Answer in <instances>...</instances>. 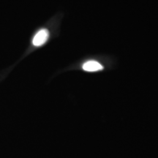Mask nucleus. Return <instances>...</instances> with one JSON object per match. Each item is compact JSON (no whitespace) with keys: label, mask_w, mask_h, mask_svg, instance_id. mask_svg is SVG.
I'll list each match as a JSON object with an SVG mask.
<instances>
[{"label":"nucleus","mask_w":158,"mask_h":158,"mask_svg":"<svg viewBox=\"0 0 158 158\" xmlns=\"http://www.w3.org/2000/svg\"><path fill=\"white\" fill-rule=\"evenodd\" d=\"M82 69L86 72H97L103 70V66L97 61L90 60L83 64Z\"/></svg>","instance_id":"f03ea898"},{"label":"nucleus","mask_w":158,"mask_h":158,"mask_svg":"<svg viewBox=\"0 0 158 158\" xmlns=\"http://www.w3.org/2000/svg\"><path fill=\"white\" fill-rule=\"evenodd\" d=\"M49 37V32L46 29H42L37 31L32 40V44L35 46H41L44 45L48 40Z\"/></svg>","instance_id":"f257e3e1"}]
</instances>
